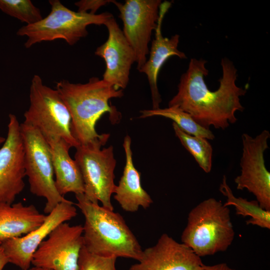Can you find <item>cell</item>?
I'll list each match as a JSON object with an SVG mask.
<instances>
[{"instance_id":"cb8c5ba5","label":"cell","mask_w":270,"mask_h":270,"mask_svg":"<svg viewBox=\"0 0 270 270\" xmlns=\"http://www.w3.org/2000/svg\"><path fill=\"white\" fill-rule=\"evenodd\" d=\"M116 258L92 254L82 248L79 258V270H116Z\"/></svg>"},{"instance_id":"9a60e30c","label":"cell","mask_w":270,"mask_h":270,"mask_svg":"<svg viewBox=\"0 0 270 270\" xmlns=\"http://www.w3.org/2000/svg\"><path fill=\"white\" fill-rule=\"evenodd\" d=\"M204 265L190 248L163 234L154 246L142 250L130 270H204Z\"/></svg>"},{"instance_id":"f1b7e54d","label":"cell","mask_w":270,"mask_h":270,"mask_svg":"<svg viewBox=\"0 0 270 270\" xmlns=\"http://www.w3.org/2000/svg\"><path fill=\"white\" fill-rule=\"evenodd\" d=\"M6 140V138L4 137L0 136V148Z\"/></svg>"},{"instance_id":"f546056e","label":"cell","mask_w":270,"mask_h":270,"mask_svg":"<svg viewBox=\"0 0 270 270\" xmlns=\"http://www.w3.org/2000/svg\"></svg>"},{"instance_id":"30bf717a","label":"cell","mask_w":270,"mask_h":270,"mask_svg":"<svg viewBox=\"0 0 270 270\" xmlns=\"http://www.w3.org/2000/svg\"><path fill=\"white\" fill-rule=\"evenodd\" d=\"M270 138L264 130L253 138L244 133L242 136V154L240 160V174L234 178L236 189H246L252 193L262 208L270 211V173L265 166L264 152L268 148Z\"/></svg>"},{"instance_id":"7402d4cb","label":"cell","mask_w":270,"mask_h":270,"mask_svg":"<svg viewBox=\"0 0 270 270\" xmlns=\"http://www.w3.org/2000/svg\"><path fill=\"white\" fill-rule=\"evenodd\" d=\"M172 125L176 136L184 147L205 172H210L212 167V148L208 140L186 133L174 122Z\"/></svg>"},{"instance_id":"277c9868","label":"cell","mask_w":270,"mask_h":270,"mask_svg":"<svg viewBox=\"0 0 270 270\" xmlns=\"http://www.w3.org/2000/svg\"><path fill=\"white\" fill-rule=\"evenodd\" d=\"M234 237L228 206L212 198L189 212L181 241L201 258L225 252Z\"/></svg>"},{"instance_id":"d4e9b609","label":"cell","mask_w":270,"mask_h":270,"mask_svg":"<svg viewBox=\"0 0 270 270\" xmlns=\"http://www.w3.org/2000/svg\"><path fill=\"white\" fill-rule=\"evenodd\" d=\"M112 0H81L76 2L74 4L78 7V11L82 13L96 14L101 7L108 3L112 2Z\"/></svg>"},{"instance_id":"4fadbf2b","label":"cell","mask_w":270,"mask_h":270,"mask_svg":"<svg viewBox=\"0 0 270 270\" xmlns=\"http://www.w3.org/2000/svg\"><path fill=\"white\" fill-rule=\"evenodd\" d=\"M76 214L74 203L67 200L58 204L37 228L24 236L2 242L0 245L8 262L22 270L30 268L33 255L42 242L58 225L72 220Z\"/></svg>"},{"instance_id":"484cf974","label":"cell","mask_w":270,"mask_h":270,"mask_svg":"<svg viewBox=\"0 0 270 270\" xmlns=\"http://www.w3.org/2000/svg\"><path fill=\"white\" fill-rule=\"evenodd\" d=\"M204 270H235L226 263H220L212 266L204 265Z\"/></svg>"},{"instance_id":"ffe728a7","label":"cell","mask_w":270,"mask_h":270,"mask_svg":"<svg viewBox=\"0 0 270 270\" xmlns=\"http://www.w3.org/2000/svg\"><path fill=\"white\" fill-rule=\"evenodd\" d=\"M219 190L226 198V201L224 204V206H232L235 208L236 214L243 217H250L246 222L247 224L270 228V211L261 208L256 200H248L246 198L235 196L226 182L225 175L223 176Z\"/></svg>"},{"instance_id":"603a6c76","label":"cell","mask_w":270,"mask_h":270,"mask_svg":"<svg viewBox=\"0 0 270 270\" xmlns=\"http://www.w3.org/2000/svg\"><path fill=\"white\" fill-rule=\"evenodd\" d=\"M0 10L26 25L35 24L42 18L40 10L30 0H0Z\"/></svg>"},{"instance_id":"52a82bcc","label":"cell","mask_w":270,"mask_h":270,"mask_svg":"<svg viewBox=\"0 0 270 270\" xmlns=\"http://www.w3.org/2000/svg\"><path fill=\"white\" fill-rule=\"evenodd\" d=\"M20 132L25 174L30 191L46 199L44 212L48 214L58 204L67 200L58 193L55 186L48 144L38 129L24 122L20 124Z\"/></svg>"},{"instance_id":"8fae6325","label":"cell","mask_w":270,"mask_h":270,"mask_svg":"<svg viewBox=\"0 0 270 270\" xmlns=\"http://www.w3.org/2000/svg\"><path fill=\"white\" fill-rule=\"evenodd\" d=\"M83 226L66 222L56 227L34 253L32 264L50 270H79Z\"/></svg>"},{"instance_id":"5b68a950","label":"cell","mask_w":270,"mask_h":270,"mask_svg":"<svg viewBox=\"0 0 270 270\" xmlns=\"http://www.w3.org/2000/svg\"><path fill=\"white\" fill-rule=\"evenodd\" d=\"M49 3L51 10L46 17L18 30L17 35L28 38L24 43L26 48L37 43L58 39L64 40L69 45L72 46L88 34V26L104 25L113 16L108 12L91 14L74 12L64 6L59 0H50Z\"/></svg>"},{"instance_id":"3957f363","label":"cell","mask_w":270,"mask_h":270,"mask_svg":"<svg viewBox=\"0 0 270 270\" xmlns=\"http://www.w3.org/2000/svg\"><path fill=\"white\" fill-rule=\"evenodd\" d=\"M75 196L76 204L84 218L83 238L86 250L100 256L138 261L142 250L122 216L91 201L84 194Z\"/></svg>"},{"instance_id":"2e32d148","label":"cell","mask_w":270,"mask_h":270,"mask_svg":"<svg viewBox=\"0 0 270 270\" xmlns=\"http://www.w3.org/2000/svg\"><path fill=\"white\" fill-rule=\"evenodd\" d=\"M170 5V2H162L160 6V16L157 27L154 30V38L152 42L150 50H149V58L138 70L147 76L154 110L159 108L162 102L157 84L158 76L162 66L172 56H177L182 59L186 58L185 54L178 48L180 41V36L178 34L168 38L164 37L162 34V20Z\"/></svg>"},{"instance_id":"9c48e42d","label":"cell","mask_w":270,"mask_h":270,"mask_svg":"<svg viewBox=\"0 0 270 270\" xmlns=\"http://www.w3.org/2000/svg\"><path fill=\"white\" fill-rule=\"evenodd\" d=\"M123 24V34L132 48L138 70L146 62L148 44L157 27L160 0H126L124 4L114 0Z\"/></svg>"},{"instance_id":"5bb4252c","label":"cell","mask_w":270,"mask_h":270,"mask_svg":"<svg viewBox=\"0 0 270 270\" xmlns=\"http://www.w3.org/2000/svg\"><path fill=\"white\" fill-rule=\"evenodd\" d=\"M104 25L108 38L96 48L94 54L106 63L102 80L116 90H124L128 84L132 66L136 62L135 54L113 16Z\"/></svg>"},{"instance_id":"4316f807","label":"cell","mask_w":270,"mask_h":270,"mask_svg":"<svg viewBox=\"0 0 270 270\" xmlns=\"http://www.w3.org/2000/svg\"><path fill=\"white\" fill-rule=\"evenodd\" d=\"M8 263V261L4 253V250L0 244V270H3Z\"/></svg>"},{"instance_id":"6da1fadb","label":"cell","mask_w":270,"mask_h":270,"mask_svg":"<svg viewBox=\"0 0 270 270\" xmlns=\"http://www.w3.org/2000/svg\"><path fill=\"white\" fill-rule=\"evenodd\" d=\"M206 61L191 58L186 72L180 76L176 94L168 102L189 114L198 124L210 129L224 130L237 121L235 114L244 108L240 97L245 95L247 88L236 84L237 70L228 58L222 59V76L218 88L210 90L204 80L208 74Z\"/></svg>"},{"instance_id":"7c38bea8","label":"cell","mask_w":270,"mask_h":270,"mask_svg":"<svg viewBox=\"0 0 270 270\" xmlns=\"http://www.w3.org/2000/svg\"><path fill=\"white\" fill-rule=\"evenodd\" d=\"M8 118L7 136L0 148V204H13L25 185L20 124L14 114H10Z\"/></svg>"},{"instance_id":"44dd1931","label":"cell","mask_w":270,"mask_h":270,"mask_svg":"<svg viewBox=\"0 0 270 270\" xmlns=\"http://www.w3.org/2000/svg\"><path fill=\"white\" fill-rule=\"evenodd\" d=\"M140 118H144L153 116H161L174 121L186 133L206 139L212 140L214 136L210 129L198 124L191 116L175 106H168L164 108L144 110L140 111Z\"/></svg>"},{"instance_id":"83f0119b","label":"cell","mask_w":270,"mask_h":270,"mask_svg":"<svg viewBox=\"0 0 270 270\" xmlns=\"http://www.w3.org/2000/svg\"><path fill=\"white\" fill-rule=\"evenodd\" d=\"M24 270H50L34 266L32 268H30L28 269Z\"/></svg>"},{"instance_id":"8992f818","label":"cell","mask_w":270,"mask_h":270,"mask_svg":"<svg viewBox=\"0 0 270 270\" xmlns=\"http://www.w3.org/2000/svg\"><path fill=\"white\" fill-rule=\"evenodd\" d=\"M24 118V122L38 129L46 140L60 138L71 147L80 146L72 131L70 114L59 92L45 85L38 74L31 81L30 106Z\"/></svg>"},{"instance_id":"d6986e66","label":"cell","mask_w":270,"mask_h":270,"mask_svg":"<svg viewBox=\"0 0 270 270\" xmlns=\"http://www.w3.org/2000/svg\"><path fill=\"white\" fill-rule=\"evenodd\" d=\"M46 216L33 204H0V244L24 236L40 226Z\"/></svg>"},{"instance_id":"ac0fdd59","label":"cell","mask_w":270,"mask_h":270,"mask_svg":"<svg viewBox=\"0 0 270 270\" xmlns=\"http://www.w3.org/2000/svg\"><path fill=\"white\" fill-rule=\"evenodd\" d=\"M46 141L52 156L55 186L58 193L63 196L70 192L84 194V184L80 170L69 154L72 147L60 138Z\"/></svg>"},{"instance_id":"ba28073f","label":"cell","mask_w":270,"mask_h":270,"mask_svg":"<svg viewBox=\"0 0 270 270\" xmlns=\"http://www.w3.org/2000/svg\"><path fill=\"white\" fill-rule=\"evenodd\" d=\"M102 143L80 145L76 148L74 160L80 170L84 196L93 202L114 210L111 196L116 184L114 170L116 160L113 146L101 148Z\"/></svg>"},{"instance_id":"e0dca14e","label":"cell","mask_w":270,"mask_h":270,"mask_svg":"<svg viewBox=\"0 0 270 270\" xmlns=\"http://www.w3.org/2000/svg\"><path fill=\"white\" fill-rule=\"evenodd\" d=\"M131 138L126 135L123 146L126 154V164L118 184L114 190V198L121 208L126 212H136L140 208H148L153 201L150 194L143 188L140 174L135 168L132 160Z\"/></svg>"},{"instance_id":"7a4b0ae2","label":"cell","mask_w":270,"mask_h":270,"mask_svg":"<svg viewBox=\"0 0 270 270\" xmlns=\"http://www.w3.org/2000/svg\"><path fill=\"white\" fill-rule=\"evenodd\" d=\"M56 90L72 118V131L80 145L100 142L105 144L109 134H98L96 124L106 112L112 122L120 120V114L109 100L124 96L123 90H116L102 79L92 77L85 84H74L67 80L56 83Z\"/></svg>"}]
</instances>
